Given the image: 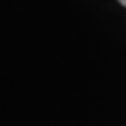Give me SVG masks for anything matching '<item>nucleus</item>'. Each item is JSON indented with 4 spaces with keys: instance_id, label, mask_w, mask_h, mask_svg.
<instances>
[{
    "instance_id": "obj_1",
    "label": "nucleus",
    "mask_w": 126,
    "mask_h": 126,
    "mask_svg": "<svg viewBox=\"0 0 126 126\" xmlns=\"http://www.w3.org/2000/svg\"><path fill=\"white\" fill-rule=\"evenodd\" d=\"M118 2H120L121 5H125V7H126V0H118Z\"/></svg>"
}]
</instances>
